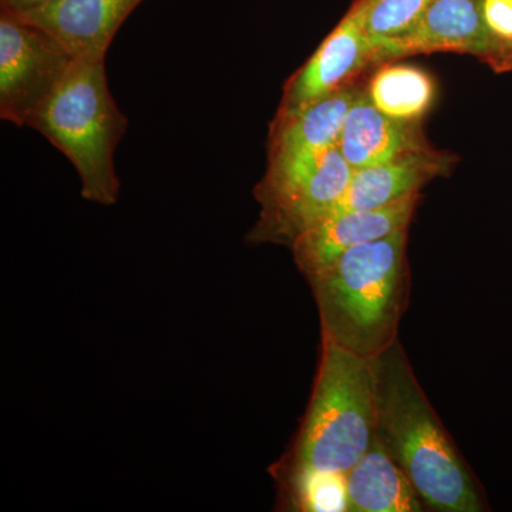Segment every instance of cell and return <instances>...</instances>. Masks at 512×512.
Wrapping results in <instances>:
<instances>
[{"label": "cell", "instance_id": "obj_13", "mask_svg": "<svg viewBox=\"0 0 512 512\" xmlns=\"http://www.w3.org/2000/svg\"><path fill=\"white\" fill-rule=\"evenodd\" d=\"M429 147L416 124L384 116L366 92L357 94L346 114L338 148L353 171L387 163L403 154Z\"/></svg>", "mask_w": 512, "mask_h": 512}, {"label": "cell", "instance_id": "obj_19", "mask_svg": "<svg viewBox=\"0 0 512 512\" xmlns=\"http://www.w3.org/2000/svg\"><path fill=\"white\" fill-rule=\"evenodd\" d=\"M493 67L498 72H505V70L512 69V42L507 43L505 46L503 55L498 57L497 60L493 63Z\"/></svg>", "mask_w": 512, "mask_h": 512}, {"label": "cell", "instance_id": "obj_15", "mask_svg": "<svg viewBox=\"0 0 512 512\" xmlns=\"http://www.w3.org/2000/svg\"><path fill=\"white\" fill-rule=\"evenodd\" d=\"M366 94L384 116L416 124L430 110L436 86L430 74L419 67L390 62L373 74Z\"/></svg>", "mask_w": 512, "mask_h": 512}, {"label": "cell", "instance_id": "obj_5", "mask_svg": "<svg viewBox=\"0 0 512 512\" xmlns=\"http://www.w3.org/2000/svg\"><path fill=\"white\" fill-rule=\"evenodd\" d=\"M353 175L338 146L316 156L268 165L255 188L259 220L248 235L254 244L292 245L336 207Z\"/></svg>", "mask_w": 512, "mask_h": 512}, {"label": "cell", "instance_id": "obj_4", "mask_svg": "<svg viewBox=\"0 0 512 512\" xmlns=\"http://www.w3.org/2000/svg\"><path fill=\"white\" fill-rule=\"evenodd\" d=\"M28 127L69 158L82 181L84 200L104 207L116 204L120 180L114 153L127 119L111 96L104 60L73 59Z\"/></svg>", "mask_w": 512, "mask_h": 512}, {"label": "cell", "instance_id": "obj_14", "mask_svg": "<svg viewBox=\"0 0 512 512\" xmlns=\"http://www.w3.org/2000/svg\"><path fill=\"white\" fill-rule=\"evenodd\" d=\"M349 511L420 512L426 505L409 478L376 439L346 473Z\"/></svg>", "mask_w": 512, "mask_h": 512}, {"label": "cell", "instance_id": "obj_9", "mask_svg": "<svg viewBox=\"0 0 512 512\" xmlns=\"http://www.w3.org/2000/svg\"><path fill=\"white\" fill-rule=\"evenodd\" d=\"M419 197L414 194L377 210L330 215L313 225L291 245L299 271L311 279L349 249L407 229Z\"/></svg>", "mask_w": 512, "mask_h": 512}, {"label": "cell", "instance_id": "obj_10", "mask_svg": "<svg viewBox=\"0 0 512 512\" xmlns=\"http://www.w3.org/2000/svg\"><path fill=\"white\" fill-rule=\"evenodd\" d=\"M140 3L143 0H55L12 13L55 37L74 59L106 60L117 30Z\"/></svg>", "mask_w": 512, "mask_h": 512}, {"label": "cell", "instance_id": "obj_12", "mask_svg": "<svg viewBox=\"0 0 512 512\" xmlns=\"http://www.w3.org/2000/svg\"><path fill=\"white\" fill-rule=\"evenodd\" d=\"M359 89L346 86L301 110L276 114L269 134L268 165L316 156L338 146L346 114Z\"/></svg>", "mask_w": 512, "mask_h": 512}, {"label": "cell", "instance_id": "obj_16", "mask_svg": "<svg viewBox=\"0 0 512 512\" xmlns=\"http://www.w3.org/2000/svg\"><path fill=\"white\" fill-rule=\"evenodd\" d=\"M289 510L306 512L349 511L346 474L299 471L276 478Z\"/></svg>", "mask_w": 512, "mask_h": 512}, {"label": "cell", "instance_id": "obj_1", "mask_svg": "<svg viewBox=\"0 0 512 512\" xmlns=\"http://www.w3.org/2000/svg\"><path fill=\"white\" fill-rule=\"evenodd\" d=\"M370 363L376 439L402 468L424 505L441 512L487 510L476 478L417 382L399 340Z\"/></svg>", "mask_w": 512, "mask_h": 512}, {"label": "cell", "instance_id": "obj_3", "mask_svg": "<svg viewBox=\"0 0 512 512\" xmlns=\"http://www.w3.org/2000/svg\"><path fill=\"white\" fill-rule=\"evenodd\" d=\"M376 441V397L370 359L322 339L308 412L276 478L299 471L346 474Z\"/></svg>", "mask_w": 512, "mask_h": 512}, {"label": "cell", "instance_id": "obj_2", "mask_svg": "<svg viewBox=\"0 0 512 512\" xmlns=\"http://www.w3.org/2000/svg\"><path fill=\"white\" fill-rule=\"evenodd\" d=\"M407 229L346 251L308 279L322 339L366 359L397 340L409 301Z\"/></svg>", "mask_w": 512, "mask_h": 512}, {"label": "cell", "instance_id": "obj_6", "mask_svg": "<svg viewBox=\"0 0 512 512\" xmlns=\"http://www.w3.org/2000/svg\"><path fill=\"white\" fill-rule=\"evenodd\" d=\"M74 57L59 42L15 13L0 16V117L28 126L62 82Z\"/></svg>", "mask_w": 512, "mask_h": 512}, {"label": "cell", "instance_id": "obj_18", "mask_svg": "<svg viewBox=\"0 0 512 512\" xmlns=\"http://www.w3.org/2000/svg\"><path fill=\"white\" fill-rule=\"evenodd\" d=\"M55 2V0H2V9L10 12H23L37 8V6L46 5V3Z\"/></svg>", "mask_w": 512, "mask_h": 512}, {"label": "cell", "instance_id": "obj_11", "mask_svg": "<svg viewBox=\"0 0 512 512\" xmlns=\"http://www.w3.org/2000/svg\"><path fill=\"white\" fill-rule=\"evenodd\" d=\"M451 165L450 154L427 147L387 163L353 171L345 194L328 217L342 212L377 210L412 197L429 181L447 174Z\"/></svg>", "mask_w": 512, "mask_h": 512}, {"label": "cell", "instance_id": "obj_8", "mask_svg": "<svg viewBox=\"0 0 512 512\" xmlns=\"http://www.w3.org/2000/svg\"><path fill=\"white\" fill-rule=\"evenodd\" d=\"M367 0H357L338 26L285 84L278 114L293 113L339 92L375 64V47L365 30Z\"/></svg>", "mask_w": 512, "mask_h": 512}, {"label": "cell", "instance_id": "obj_7", "mask_svg": "<svg viewBox=\"0 0 512 512\" xmlns=\"http://www.w3.org/2000/svg\"><path fill=\"white\" fill-rule=\"evenodd\" d=\"M505 46L487 25L484 0H431L412 28L375 46V64L436 52L467 53L493 64Z\"/></svg>", "mask_w": 512, "mask_h": 512}, {"label": "cell", "instance_id": "obj_17", "mask_svg": "<svg viewBox=\"0 0 512 512\" xmlns=\"http://www.w3.org/2000/svg\"><path fill=\"white\" fill-rule=\"evenodd\" d=\"M431 0H367L365 30L375 47L407 32Z\"/></svg>", "mask_w": 512, "mask_h": 512}]
</instances>
